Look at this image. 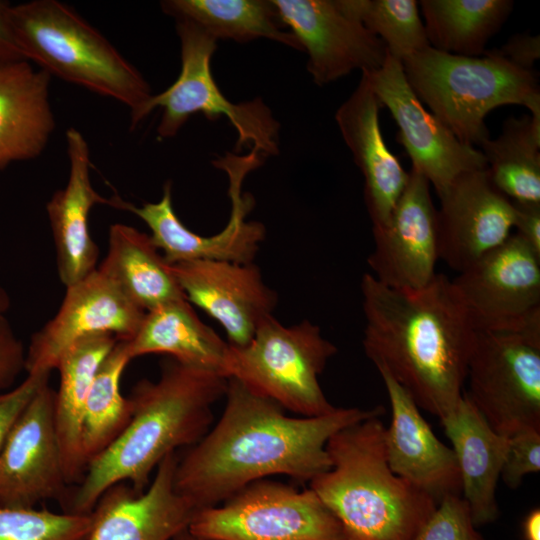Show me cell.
<instances>
[{"instance_id": "cell-14", "label": "cell", "mask_w": 540, "mask_h": 540, "mask_svg": "<svg viewBox=\"0 0 540 540\" xmlns=\"http://www.w3.org/2000/svg\"><path fill=\"white\" fill-rule=\"evenodd\" d=\"M55 391L45 382L11 428L0 452V505L36 507L55 499L63 508L67 482L56 431Z\"/></svg>"}, {"instance_id": "cell-4", "label": "cell", "mask_w": 540, "mask_h": 540, "mask_svg": "<svg viewBox=\"0 0 540 540\" xmlns=\"http://www.w3.org/2000/svg\"><path fill=\"white\" fill-rule=\"evenodd\" d=\"M379 416L334 433L326 445L330 469L309 482L346 540H412L438 505L390 469Z\"/></svg>"}, {"instance_id": "cell-43", "label": "cell", "mask_w": 540, "mask_h": 540, "mask_svg": "<svg viewBox=\"0 0 540 540\" xmlns=\"http://www.w3.org/2000/svg\"><path fill=\"white\" fill-rule=\"evenodd\" d=\"M10 308V298L6 290L0 285V321L6 318Z\"/></svg>"}, {"instance_id": "cell-9", "label": "cell", "mask_w": 540, "mask_h": 540, "mask_svg": "<svg viewBox=\"0 0 540 540\" xmlns=\"http://www.w3.org/2000/svg\"><path fill=\"white\" fill-rule=\"evenodd\" d=\"M187 530L205 540H346L333 513L311 489L255 481L196 512Z\"/></svg>"}, {"instance_id": "cell-42", "label": "cell", "mask_w": 540, "mask_h": 540, "mask_svg": "<svg viewBox=\"0 0 540 540\" xmlns=\"http://www.w3.org/2000/svg\"><path fill=\"white\" fill-rule=\"evenodd\" d=\"M522 539L540 540V509L530 510L522 521Z\"/></svg>"}, {"instance_id": "cell-30", "label": "cell", "mask_w": 540, "mask_h": 540, "mask_svg": "<svg viewBox=\"0 0 540 540\" xmlns=\"http://www.w3.org/2000/svg\"><path fill=\"white\" fill-rule=\"evenodd\" d=\"M161 8L174 19L197 24L217 41L266 38L302 51L294 35L284 29L272 0H166Z\"/></svg>"}, {"instance_id": "cell-13", "label": "cell", "mask_w": 540, "mask_h": 540, "mask_svg": "<svg viewBox=\"0 0 540 540\" xmlns=\"http://www.w3.org/2000/svg\"><path fill=\"white\" fill-rule=\"evenodd\" d=\"M382 107L398 126L397 141L437 195L462 173L484 169L480 149L460 142L457 137L417 98L408 84L402 63L387 52L382 66L362 71Z\"/></svg>"}, {"instance_id": "cell-40", "label": "cell", "mask_w": 540, "mask_h": 540, "mask_svg": "<svg viewBox=\"0 0 540 540\" xmlns=\"http://www.w3.org/2000/svg\"><path fill=\"white\" fill-rule=\"evenodd\" d=\"M516 234L540 257V203L513 202Z\"/></svg>"}, {"instance_id": "cell-28", "label": "cell", "mask_w": 540, "mask_h": 540, "mask_svg": "<svg viewBox=\"0 0 540 540\" xmlns=\"http://www.w3.org/2000/svg\"><path fill=\"white\" fill-rule=\"evenodd\" d=\"M98 268L145 312L186 299L151 236L132 226H110L107 254Z\"/></svg>"}, {"instance_id": "cell-23", "label": "cell", "mask_w": 540, "mask_h": 540, "mask_svg": "<svg viewBox=\"0 0 540 540\" xmlns=\"http://www.w3.org/2000/svg\"><path fill=\"white\" fill-rule=\"evenodd\" d=\"M69 176L46 204L55 243L57 270L68 287L97 268L99 249L88 226L91 209L98 204L113 206V198L99 194L90 179L89 146L79 130L66 131Z\"/></svg>"}, {"instance_id": "cell-21", "label": "cell", "mask_w": 540, "mask_h": 540, "mask_svg": "<svg viewBox=\"0 0 540 540\" xmlns=\"http://www.w3.org/2000/svg\"><path fill=\"white\" fill-rule=\"evenodd\" d=\"M378 371L392 413L385 430L390 469L437 503L447 496H461V474L454 451L437 438L404 388L387 372Z\"/></svg>"}, {"instance_id": "cell-10", "label": "cell", "mask_w": 540, "mask_h": 540, "mask_svg": "<svg viewBox=\"0 0 540 540\" xmlns=\"http://www.w3.org/2000/svg\"><path fill=\"white\" fill-rule=\"evenodd\" d=\"M466 381L463 393L498 434L540 430V343L476 331Z\"/></svg>"}, {"instance_id": "cell-15", "label": "cell", "mask_w": 540, "mask_h": 540, "mask_svg": "<svg viewBox=\"0 0 540 540\" xmlns=\"http://www.w3.org/2000/svg\"><path fill=\"white\" fill-rule=\"evenodd\" d=\"M145 313L97 267L66 287L58 312L32 335L25 371L50 373L67 348L90 335L112 334L128 341L137 333Z\"/></svg>"}, {"instance_id": "cell-20", "label": "cell", "mask_w": 540, "mask_h": 540, "mask_svg": "<svg viewBox=\"0 0 540 540\" xmlns=\"http://www.w3.org/2000/svg\"><path fill=\"white\" fill-rule=\"evenodd\" d=\"M178 457H165L143 492L125 482L107 489L92 510L86 540H172L186 530L197 510L174 488Z\"/></svg>"}, {"instance_id": "cell-18", "label": "cell", "mask_w": 540, "mask_h": 540, "mask_svg": "<svg viewBox=\"0 0 540 540\" xmlns=\"http://www.w3.org/2000/svg\"><path fill=\"white\" fill-rule=\"evenodd\" d=\"M438 197L439 259L457 273L511 235L513 203L495 187L487 167L462 173Z\"/></svg>"}, {"instance_id": "cell-12", "label": "cell", "mask_w": 540, "mask_h": 540, "mask_svg": "<svg viewBox=\"0 0 540 540\" xmlns=\"http://www.w3.org/2000/svg\"><path fill=\"white\" fill-rule=\"evenodd\" d=\"M263 157L250 150L246 156L232 154L215 163L229 177L231 213L227 225L217 234L202 236L187 228L175 213L172 184L166 182L158 202L132 203L125 210L142 219L151 230V238L170 265L192 260H215L239 264L253 263L265 228L246 217L254 205L252 196L242 193L245 176L261 165Z\"/></svg>"}, {"instance_id": "cell-41", "label": "cell", "mask_w": 540, "mask_h": 540, "mask_svg": "<svg viewBox=\"0 0 540 540\" xmlns=\"http://www.w3.org/2000/svg\"><path fill=\"white\" fill-rule=\"evenodd\" d=\"M26 60L18 45L12 21V4L0 0V66Z\"/></svg>"}, {"instance_id": "cell-35", "label": "cell", "mask_w": 540, "mask_h": 540, "mask_svg": "<svg viewBox=\"0 0 540 540\" xmlns=\"http://www.w3.org/2000/svg\"><path fill=\"white\" fill-rule=\"evenodd\" d=\"M412 540H486L474 525L462 496H447Z\"/></svg>"}, {"instance_id": "cell-1", "label": "cell", "mask_w": 540, "mask_h": 540, "mask_svg": "<svg viewBox=\"0 0 540 540\" xmlns=\"http://www.w3.org/2000/svg\"><path fill=\"white\" fill-rule=\"evenodd\" d=\"M222 416L178 457L174 488L197 511L216 506L258 480L287 475L300 482L331 467L326 445L340 429L381 415L383 407H336L315 417H291L274 400L228 378Z\"/></svg>"}, {"instance_id": "cell-5", "label": "cell", "mask_w": 540, "mask_h": 540, "mask_svg": "<svg viewBox=\"0 0 540 540\" xmlns=\"http://www.w3.org/2000/svg\"><path fill=\"white\" fill-rule=\"evenodd\" d=\"M18 45L50 76L112 98L130 110L131 128L152 96L140 71L70 6L56 0L12 5Z\"/></svg>"}, {"instance_id": "cell-26", "label": "cell", "mask_w": 540, "mask_h": 540, "mask_svg": "<svg viewBox=\"0 0 540 540\" xmlns=\"http://www.w3.org/2000/svg\"><path fill=\"white\" fill-rule=\"evenodd\" d=\"M127 342L132 360L146 354H166L185 366L226 377L229 344L199 319L187 299L147 311L137 333Z\"/></svg>"}, {"instance_id": "cell-16", "label": "cell", "mask_w": 540, "mask_h": 540, "mask_svg": "<svg viewBox=\"0 0 540 540\" xmlns=\"http://www.w3.org/2000/svg\"><path fill=\"white\" fill-rule=\"evenodd\" d=\"M282 24L308 55L307 70L323 86L354 70L373 71L387 56L384 43L346 14L337 0H272Z\"/></svg>"}, {"instance_id": "cell-31", "label": "cell", "mask_w": 540, "mask_h": 540, "mask_svg": "<svg viewBox=\"0 0 540 540\" xmlns=\"http://www.w3.org/2000/svg\"><path fill=\"white\" fill-rule=\"evenodd\" d=\"M495 187L513 202L540 203V122L510 117L480 145Z\"/></svg>"}, {"instance_id": "cell-3", "label": "cell", "mask_w": 540, "mask_h": 540, "mask_svg": "<svg viewBox=\"0 0 540 540\" xmlns=\"http://www.w3.org/2000/svg\"><path fill=\"white\" fill-rule=\"evenodd\" d=\"M228 378L169 358L158 380L142 379L128 396L132 416L119 436L87 466L63 512L90 514L111 486L143 492L162 460L191 447L210 430L212 407L225 396Z\"/></svg>"}, {"instance_id": "cell-37", "label": "cell", "mask_w": 540, "mask_h": 540, "mask_svg": "<svg viewBox=\"0 0 540 540\" xmlns=\"http://www.w3.org/2000/svg\"><path fill=\"white\" fill-rule=\"evenodd\" d=\"M49 375L47 372L27 374L16 387L0 392V452L15 421Z\"/></svg>"}, {"instance_id": "cell-38", "label": "cell", "mask_w": 540, "mask_h": 540, "mask_svg": "<svg viewBox=\"0 0 540 540\" xmlns=\"http://www.w3.org/2000/svg\"><path fill=\"white\" fill-rule=\"evenodd\" d=\"M26 352L8 320L0 321V391L9 390L25 370Z\"/></svg>"}, {"instance_id": "cell-17", "label": "cell", "mask_w": 540, "mask_h": 540, "mask_svg": "<svg viewBox=\"0 0 540 540\" xmlns=\"http://www.w3.org/2000/svg\"><path fill=\"white\" fill-rule=\"evenodd\" d=\"M374 248L367 259L370 274L394 289L426 286L439 259L437 209L429 181L411 169L407 184L386 225L372 227Z\"/></svg>"}, {"instance_id": "cell-6", "label": "cell", "mask_w": 540, "mask_h": 540, "mask_svg": "<svg viewBox=\"0 0 540 540\" xmlns=\"http://www.w3.org/2000/svg\"><path fill=\"white\" fill-rule=\"evenodd\" d=\"M401 63L420 102L466 145L479 146L490 138L485 117L502 105L525 106L540 122L535 71L520 69L492 50L469 57L427 47Z\"/></svg>"}, {"instance_id": "cell-33", "label": "cell", "mask_w": 540, "mask_h": 540, "mask_svg": "<svg viewBox=\"0 0 540 540\" xmlns=\"http://www.w3.org/2000/svg\"><path fill=\"white\" fill-rule=\"evenodd\" d=\"M339 7L378 37L402 62L430 47L415 0H337Z\"/></svg>"}, {"instance_id": "cell-39", "label": "cell", "mask_w": 540, "mask_h": 540, "mask_svg": "<svg viewBox=\"0 0 540 540\" xmlns=\"http://www.w3.org/2000/svg\"><path fill=\"white\" fill-rule=\"evenodd\" d=\"M514 66L532 71L540 57V37L530 34H517L498 49L492 50Z\"/></svg>"}, {"instance_id": "cell-44", "label": "cell", "mask_w": 540, "mask_h": 540, "mask_svg": "<svg viewBox=\"0 0 540 540\" xmlns=\"http://www.w3.org/2000/svg\"><path fill=\"white\" fill-rule=\"evenodd\" d=\"M172 540H205L192 535L187 529L177 534Z\"/></svg>"}, {"instance_id": "cell-27", "label": "cell", "mask_w": 540, "mask_h": 540, "mask_svg": "<svg viewBox=\"0 0 540 540\" xmlns=\"http://www.w3.org/2000/svg\"><path fill=\"white\" fill-rule=\"evenodd\" d=\"M118 340L112 334L84 337L64 351L55 368L60 376L55 391V425L69 484L79 483L86 471L81 450L84 406L99 367Z\"/></svg>"}, {"instance_id": "cell-7", "label": "cell", "mask_w": 540, "mask_h": 540, "mask_svg": "<svg viewBox=\"0 0 540 540\" xmlns=\"http://www.w3.org/2000/svg\"><path fill=\"white\" fill-rule=\"evenodd\" d=\"M336 346L323 337L320 327L304 320L285 326L269 316L248 344L229 345L227 378H235L302 417L335 410L326 398L319 376Z\"/></svg>"}, {"instance_id": "cell-24", "label": "cell", "mask_w": 540, "mask_h": 540, "mask_svg": "<svg viewBox=\"0 0 540 540\" xmlns=\"http://www.w3.org/2000/svg\"><path fill=\"white\" fill-rule=\"evenodd\" d=\"M440 422L458 461L461 496L469 506L474 525L496 521V490L509 437L495 432L464 393L456 408Z\"/></svg>"}, {"instance_id": "cell-2", "label": "cell", "mask_w": 540, "mask_h": 540, "mask_svg": "<svg viewBox=\"0 0 540 540\" xmlns=\"http://www.w3.org/2000/svg\"><path fill=\"white\" fill-rule=\"evenodd\" d=\"M360 288L366 356L443 420L462 398L476 337L451 280L436 273L426 286L403 290L365 273Z\"/></svg>"}, {"instance_id": "cell-25", "label": "cell", "mask_w": 540, "mask_h": 540, "mask_svg": "<svg viewBox=\"0 0 540 540\" xmlns=\"http://www.w3.org/2000/svg\"><path fill=\"white\" fill-rule=\"evenodd\" d=\"M51 76L27 60L0 66V170L38 157L55 129Z\"/></svg>"}, {"instance_id": "cell-11", "label": "cell", "mask_w": 540, "mask_h": 540, "mask_svg": "<svg viewBox=\"0 0 540 540\" xmlns=\"http://www.w3.org/2000/svg\"><path fill=\"white\" fill-rule=\"evenodd\" d=\"M451 282L476 331L540 343V257L516 234Z\"/></svg>"}, {"instance_id": "cell-32", "label": "cell", "mask_w": 540, "mask_h": 540, "mask_svg": "<svg viewBox=\"0 0 540 540\" xmlns=\"http://www.w3.org/2000/svg\"><path fill=\"white\" fill-rule=\"evenodd\" d=\"M131 360L127 340H118L92 382L81 425V450L86 468L119 436L131 419V402L120 389L122 374Z\"/></svg>"}, {"instance_id": "cell-29", "label": "cell", "mask_w": 540, "mask_h": 540, "mask_svg": "<svg viewBox=\"0 0 540 540\" xmlns=\"http://www.w3.org/2000/svg\"><path fill=\"white\" fill-rule=\"evenodd\" d=\"M419 9L430 47L478 57L513 10L511 0H421Z\"/></svg>"}, {"instance_id": "cell-34", "label": "cell", "mask_w": 540, "mask_h": 540, "mask_svg": "<svg viewBox=\"0 0 540 540\" xmlns=\"http://www.w3.org/2000/svg\"><path fill=\"white\" fill-rule=\"evenodd\" d=\"M90 514L56 513L45 507L0 505V540H86Z\"/></svg>"}, {"instance_id": "cell-8", "label": "cell", "mask_w": 540, "mask_h": 540, "mask_svg": "<svg viewBox=\"0 0 540 540\" xmlns=\"http://www.w3.org/2000/svg\"><path fill=\"white\" fill-rule=\"evenodd\" d=\"M180 41L181 69L177 79L143 106L137 125L155 108H162L157 127L160 139L174 137L195 113L209 120L226 117L234 127L237 149L250 148L262 157L278 153L279 123L260 99L233 103L218 88L210 68L217 40L187 19H175Z\"/></svg>"}, {"instance_id": "cell-22", "label": "cell", "mask_w": 540, "mask_h": 540, "mask_svg": "<svg viewBox=\"0 0 540 540\" xmlns=\"http://www.w3.org/2000/svg\"><path fill=\"white\" fill-rule=\"evenodd\" d=\"M382 108L363 72L360 81L335 113L343 140L364 177V200L372 227L387 224L408 178L387 147L379 122Z\"/></svg>"}, {"instance_id": "cell-19", "label": "cell", "mask_w": 540, "mask_h": 540, "mask_svg": "<svg viewBox=\"0 0 540 540\" xmlns=\"http://www.w3.org/2000/svg\"><path fill=\"white\" fill-rule=\"evenodd\" d=\"M171 268L188 302L220 323L231 346L248 344L277 304L254 263L192 260Z\"/></svg>"}, {"instance_id": "cell-36", "label": "cell", "mask_w": 540, "mask_h": 540, "mask_svg": "<svg viewBox=\"0 0 540 540\" xmlns=\"http://www.w3.org/2000/svg\"><path fill=\"white\" fill-rule=\"evenodd\" d=\"M540 470V430H524L509 437L500 478L510 488H518L523 478Z\"/></svg>"}]
</instances>
